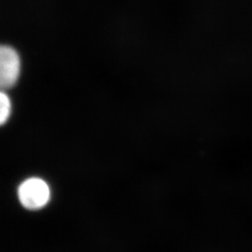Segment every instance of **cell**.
I'll return each mask as SVG.
<instances>
[{"instance_id": "obj_1", "label": "cell", "mask_w": 252, "mask_h": 252, "mask_svg": "<svg viewBox=\"0 0 252 252\" xmlns=\"http://www.w3.org/2000/svg\"><path fill=\"white\" fill-rule=\"evenodd\" d=\"M18 197L25 208L39 210L49 202L50 189L48 184L41 179L31 178L20 185Z\"/></svg>"}, {"instance_id": "obj_2", "label": "cell", "mask_w": 252, "mask_h": 252, "mask_svg": "<svg viewBox=\"0 0 252 252\" xmlns=\"http://www.w3.org/2000/svg\"><path fill=\"white\" fill-rule=\"evenodd\" d=\"M21 61L13 48L0 45V91L13 87L19 78Z\"/></svg>"}, {"instance_id": "obj_3", "label": "cell", "mask_w": 252, "mask_h": 252, "mask_svg": "<svg viewBox=\"0 0 252 252\" xmlns=\"http://www.w3.org/2000/svg\"><path fill=\"white\" fill-rule=\"evenodd\" d=\"M11 101L7 94L0 91V126L5 124L11 114Z\"/></svg>"}]
</instances>
